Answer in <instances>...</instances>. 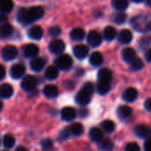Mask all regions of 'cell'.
<instances>
[{
  "instance_id": "cb8c5ba5",
  "label": "cell",
  "mask_w": 151,
  "mask_h": 151,
  "mask_svg": "<svg viewBox=\"0 0 151 151\" xmlns=\"http://www.w3.org/2000/svg\"><path fill=\"white\" fill-rule=\"evenodd\" d=\"M132 114V109L129 106H120L117 109V116L121 119H126L129 118Z\"/></svg>"
},
{
  "instance_id": "ab89813d",
  "label": "cell",
  "mask_w": 151,
  "mask_h": 151,
  "mask_svg": "<svg viewBox=\"0 0 151 151\" xmlns=\"http://www.w3.org/2000/svg\"><path fill=\"white\" fill-rule=\"evenodd\" d=\"M125 151H140L139 146L135 142H130L125 147Z\"/></svg>"
},
{
  "instance_id": "603a6c76",
  "label": "cell",
  "mask_w": 151,
  "mask_h": 151,
  "mask_svg": "<svg viewBox=\"0 0 151 151\" xmlns=\"http://www.w3.org/2000/svg\"><path fill=\"white\" fill-rule=\"evenodd\" d=\"M14 8V2L12 0H0V13L8 14Z\"/></svg>"
},
{
  "instance_id": "681fc988",
  "label": "cell",
  "mask_w": 151,
  "mask_h": 151,
  "mask_svg": "<svg viewBox=\"0 0 151 151\" xmlns=\"http://www.w3.org/2000/svg\"><path fill=\"white\" fill-rule=\"evenodd\" d=\"M145 3L147 6H150L151 7V0H145Z\"/></svg>"
},
{
  "instance_id": "7dc6e473",
  "label": "cell",
  "mask_w": 151,
  "mask_h": 151,
  "mask_svg": "<svg viewBox=\"0 0 151 151\" xmlns=\"http://www.w3.org/2000/svg\"><path fill=\"white\" fill-rule=\"evenodd\" d=\"M6 21H7V16L6 15H5L4 14H0V24L6 23Z\"/></svg>"
},
{
  "instance_id": "816d5d0a",
  "label": "cell",
  "mask_w": 151,
  "mask_h": 151,
  "mask_svg": "<svg viewBox=\"0 0 151 151\" xmlns=\"http://www.w3.org/2000/svg\"><path fill=\"white\" fill-rule=\"evenodd\" d=\"M3 109V102L0 101V111H1Z\"/></svg>"
},
{
  "instance_id": "44dd1931",
  "label": "cell",
  "mask_w": 151,
  "mask_h": 151,
  "mask_svg": "<svg viewBox=\"0 0 151 151\" xmlns=\"http://www.w3.org/2000/svg\"><path fill=\"white\" fill-rule=\"evenodd\" d=\"M122 58L123 60L127 62V63H131L135 58H136V53L135 51L132 48H124L122 51Z\"/></svg>"
},
{
  "instance_id": "1f68e13d",
  "label": "cell",
  "mask_w": 151,
  "mask_h": 151,
  "mask_svg": "<svg viewBox=\"0 0 151 151\" xmlns=\"http://www.w3.org/2000/svg\"><path fill=\"white\" fill-rule=\"evenodd\" d=\"M90 63L93 66H100L102 62H103V57L101 55V53L95 52L91 54L90 56Z\"/></svg>"
},
{
  "instance_id": "7402d4cb",
  "label": "cell",
  "mask_w": 151,
  "mask_h": 151,
  "mask_svg": "<svg viewBox=\"0 0 151 151\" xmlns=\"http://www.w3.org/2000/svg\"><path fill=\"white\" fill-rule=\"evenodd\" d=\"M44 94L50 99L52 98H56L59 94V90L57 88V86H53V85H47L45 88H44Z\"/></svg>"
},
{
  "instance_id": "4dcf8cb0",
  "label": "cell",
  "mask_w": 151,
  "mask_h": 151,
  "mask_svg": "<svg viewBox=\"0 0 151 151\" xmlns=\"http://www.w3.org/2000/svg\"><path fill=\"white\" fill-rule=\"evenodd\" d=\"M104 37L108 41H112L116 36V30L112 26H108L104 29Z\"/></svg>"
},
{
  "instance_id": "52a82bcc",
  "label": "cell",
  "mask_w": 151,
  "mask_h": 151,
  "mask_svg": "<svg viewBox=\"0 0 151 151\" xmlns=\"http://www.w3.org/2000/svg\"><path fill=\"white\" fill-rule=\"evenodd\" d=\"M49 50L55 54L61 53L65 50V44L60 39H54L49 44Z\"/></svg>"
},
{
  "instance_id": "ba28073f",
  "label": "cell",
  "mask_w": 151,
  "mask_h": 151,
  "mask_svg": "<svg viewBox=\"0 0 151 151\" xmlns=\"http://www.w3.org/2000/svg\"><path fill=\"white\" fill-rule=\"evenodd\" d=\"M25 70H26V68H25L24 65H22L21 63H16V64L13 65L11 68V70H10L11 77L14 79H19L24 75Z\"/></svg>"
},
{
  "instance_id": "bcb514c9",
  "label": "cell",
  "mask_w": 151,
  "mask_h": 151,
  "mask_svg": "<svg viewBox=\"0 0 151 151\" xmlns=\"http://www.w3.org/2000/svg\"><path fill=\"white\" fill-rule=\"evenodd\" d=\"M145 58L147 61L151 62V48L147 49V52H145Z\"/></svg>"
},
{
  "instance_id": "f546056e",
  "label": "cell",
  "mask_w": 151,
  "mask_h": 151,
  "mask_svg": "<svg viewBox=\"0 0 151 151\" xmlns=\"http://www.w3.org/2000/svg\"><path fill=\"white\" fill-rule=\"evenodd\" d=\"M111 21L116 24H122L126 21V14L124 12L114 13L111 15Z\"/></svg>"
},
{
  "instance_id": "e0dca14e",
  "label": "cell",
  "mask_w": 151,
  "mask_h": 151,
  "mask_svg": "<svg viewBox=\"0 0 151 151\" xmlns=\"http://www.w3.org/2000/svg\"><path fill=\"white\" fill-rule=\"evenodd\" d=\"M98 79L100 82H111L112 79V73L109 68H103L98 72Z\"/></svg>"
},
{
  "instance_id": "5b68a950",
  "label": "cell",
  "mask_w": 151,
  "mask_h": 151,
  "mask_svg": "<svg viewBox=\"0 0 151 151\" xmlns=\"http://www.w3.org/2000/svg\"><path fill=\"white\" fill-rule=\"evenodd\" d=\"M37 85V78L30 75L26 76L22 81V87L23 90H25L27 92H30V91L34 90L36 88Z\"/></svg>"
},
{
  "instance_id": "c3c4849f",
  "label": "cell",
  "mask_w": 151,
  "mask_h": 151,
  "mask_svg": "<svg viewBox=\"0 0 151 151\" xmlns=\"http://www.w3.org/2000/svg\"><path fill=\"white\" fill-rule=\"evenodd\" d=\"M15 151H29L26 147H18L17 148H16V150Z\"/></svg>"
},
{
  "instance_id": "7a4b0ae2",
  "label": "cell",
  "mask_w": 151,
  "mask_h": 151,
  "mask_svg": "<svg viewBox=\"0 0 151 151\" xmlns=\"http://www.w3.org/2000/svg\"><path fill=\"white\" fill-rule=\"evenodd\" d=\"M132 28L139 32L151 31V17L145 14H140L133 17L131 21Z\"/></svg>"
},
{
  "instance_id": "ffe728a7",
  "label": "cell",
  "mask_w": 151,
  "mask_h": 151,
  "mask_svg": "<svg viewBox=\"0 0 151 151\" xmlns=\"http://www.w3.org/2000/svg\"><path fill=\"white\" fill-rule=\"evenodd\" d=\"M132 40V33L129 29H123L118 35V41L123 45H127Z\"/></svg>"
},
{
  "instance_id": "d590c367",
  "label": "cell",
  "mask_w": 151,
  "mask_h": 151,
  "mask_svg": "<svg viewBox=\"0 0 151 151\" xmlns=\"http://www.w3.org/2000/svg\"><path fill=\"white\" fill-rule=\"evenodd\" d=\"M14 143H15V139L13 135H10V134H6L4 136V139H3V144L7 148H11L14 146Z\"/></svg>"
},
{
  "instance_id": "836d02e7",
  "label": "cell",
  "mask_w": 151,
  "mask_h": 151,
  "mask_svg": "<svg viewBox=\"0 0 151 151\" xmlns=\"http://www.w3.org/2000/svg\"><path fill=\"white\" fill-rule=\"evenodd\" d=\"M99 147L101 150L104 151H110L114 145L113 142L110 139H102L100 142H99Z\"/></svg>"
},
{
  "instance_id": "f1b7e54d",
  "label": "cell",
  "mask_w": 151,
  "mask_h": 151,
  "mask_svg": "<svg viewBox=\"0 0 151 151\" xmlns=\"http://www.w3.org/2000/svg\"><path fill=\"white\" fill-rule=\"evenodd\" d=\"M112 6L117 11L123 12L128 7V0H112Z\"/></svg>"
},
{
  "instance_id": "f5cc1de1",
  "label": "cell",
  "mask_w": 151,
  "mask_h": 151,
  "mask_svg": "<svg viewBox=\"0 0 151 151\" xmlns=\"http://www.w3.org/2000/svg\"><path fill=\"white\" fill-rule=\"evenodd\" d=\"M3 151H6V150H3Z\"/></svg>"
},
{
  "instance_id": "4fadbf2b",
  "label": "cell",
  "mask_w": 151,
  "mask_h": 151,
  "mask_svg": "<svg viewBox=\"0 0 151 151\" xmlns=\"http://www.w3.org/2000/svg\"><path fill=\"white\" fill-rule=\"evenodd\" d=\"M45 60L44 58L41 57H36L34 59H32V60L30 61V68L33 71L36 72H39L41 71L45 65Z\"/></svg>"
},
{
  "instance_id": "d6a6232c",
  "label": "cell",
  "mask_w": 151,
  "mask_h": 151,
  "mask_svg": "<svg viewBox=\"0 0 151 151\" xmlns=\"http://www.w3.org/2000/svg\"><path fill=\"white\" fill-rule=\"evenodd\" d=\"M110 88H111V86H110V83L109 82H98V85H97V91L101 95H104L106 93H108L109 91H110Z\"/></svg>"
},
{
  "instance_id": "30bf717a",
  "label": "cell",
  "mask_w": 151,
  "mask_h": 151,
  "mask_svg": "<svg viewBox=\"0 0 151 151\" xmlns=\"http://www.w3.org/2000/svg\"><path fill=\"white\" fill-rule=\"evenodd\" d=\"M88 51H89L88 47L86 45H76L73 48L74 55L78 59H80V60H83V59L86 58V56L88 55Z\"/></svg>"
},
{
  "instance_id": "f35d334b",
  "label": "cell",
  "mask_w": 151,
  "mask_h": 151,
  "mask_svg": "<svg viewBox=\"0 0 151 151\" xmlns=\"http://www.w3.org/2000/svg\"><path fill=\"white\" fill-rule=\"evenodd\" d=\"M41 145H42V148L44 150H48V149L52 147L53 142H52V140L51 139H45L42 140Z\"/></svg>"
},
{
  "instance_id": "4316f807",
  "label": "cell",
  "mask_w": 151,
  "mask_h": 151,
  "mask_svg": "<svg viewBox=\"0 0 151 151\" xmlns=\"http://www.w3.org/2000/svg\"><path fill=\"white\" fill-rule=\"evenodd\" d=\"M59 70L56 66H50L45 70V78L49 80H54L58 78Z\"/></svg>"
},
{
  "instance_id": "60d3db41",
  "label": "cell",
  "mask_w": 151,
  "mask_h": 151,
  "mask_svg": "<svg viewBox=\"0 0 151 151\" xmlns=\"http://www.w3.org/2000/svg\"><path fill=\"white\" fill-rule=\"evenodd\" d=\"M60 34V28L59 26H53L49 29V35L52 37H58Z\"/></svg>"
},
{
  "instance_id": "83f0119b",
  "label": "cell",
  "mask_w": 151,
  "mask_h": 151,
  "mask_svg": "<svg viewBox=\"0 0 151 151\" xmlns=\"http://www.w3.org/2000/svg\"><path fill=\"white\" fill-rule=\"evenodd\" d=\"M69 131L74 136H80L84 132V126L80 123H74L69 126Z\"/></svg>"
},
{
  "instance_id": "d6986e66",
  "label": "cell",
  "mask_w": 151,
  "mask_h": 151,
  "mask_svg": "<svg viewBox=\"0 0 151 151\" xmlns=\"http://www.w3.org/2000/svg\"><path fill=\"white\" fill-rule=\"evenodd\" d=\"M28 35L30 38H32L34 40H39L43 37V29L38 25L33 26L29 29Z\"/></svg>"
},
{
  "instance_id": "8fae6325",
  "label": "cell",
  "mask_w": 151,
  "mask_h": 151,
  "mask_svg": "<svg viewBox=\"0 0 151 151\" xmlns=\"http://www.w3.org/2000/svg\"><path fill=\"white\" fill-rule=\"evenodd\" d=\"M138 97V92L135 88L130 87L124 90V92L122 94V98L126 102H132L134 101Z\"/></svg>"
},
{
  "instance_id": "b9f144b4",
  "label": "cell",
  "mask_w": 151,
  "mask_h": 151,
  "mask_svg": "<svg viewBox=\"0 0 151 151\" xmlns=\"http://www.w3.org/2000/svg\"><path fill=\"white\" fill-rule=\"evenodd\" d=\"M149 44H151V37H146L141 38L140 40L141 46H146V45H148Z\"/></svg>"
},
{
  "instance_id": "484cf974",
  "label": "cell",
  "mask_w": 151,
  "mask_h": 151,
  "mask_svg": "<svg viewBox=\"0 0 151 151\" xmlns=\"http://www.w3.org/2000/svg\"><path fill=\"white\" fill-rule=\"evenodd\" d=\"M89 136H90V139L93 140V141H95V142H100L102 139H103V132L101 129L99 128H92L89 132Z\"/></svg>"
},
{
  "instance_id": "7c38bea8",
  "label": "cell",
  "mask_w": 151,
  "mask_h": 151,
  "mask_svg": "<svg viewBox=\"0 0 151 151\" xmlns=\"http://www.w3.org/2000/svg\"><path fill=\"white\" fill-rule=\"evenodd\" d=\"M60 116H61V118L65 121H72L73 119H75L76 116H77V111H76V109L73 108L66 107V108L62 109V110L60 112Z\"/></svg>"
},
{
  "instance_id": "f907efd6",
  "label": "cell",
  "mask_w": 151,
  "mask_h": 151,
  "mask_svg": "<svg viewBox=\"0 0 151 151\" xmlns=\"http://www.w3.org/2000/svg\"><path fill=\"white\" fill-rule=\"evenodd\" d=\"M132 1H133V2H135V3H141L143 0H132Z\"/></svg>"
},
{
  "instance_id": "d4e9b609",
  "label": "cell",
  "mask_w": 151,
  "mask_h": 151,
  "mask_svg": "<svg viewBox=\"0 0 151 151\" xmlns=\"http://www.w3.org/2000/svg\"><path fill=\"white\" fill-rule=\"evenodd\" d=\"M86 32L81 28H76L70 32V37L75 41H81L85 38Z\"/></svg>"
},
{
  "instance_id": "74e56055",
  "label": "cell",
  "mask_w": 151,
  "mask_h": 151,
  "mask_svg": "<svg viewBox=\"0 0 151 151\" xmlns=\"http://www.w3.org/2000/svg\"><path fill=\"white\" fill-rule=\"evenodd\" d=\"M69 134H70V131H69L68 128H64V129H62V130L59 132V134H58V139H59L60 141L66 140V139H68Z\"/></svg>"
},
{
  "instance_id": "3957f363",
  "label": "cell",
  "mask_w": 151,
  "mask_h": 151,
  "mask_svg": "<svg viewBox=\"0 0 151 151\" xmlns=\"http://www.w3.org/2000/svg\"><path fill=\"white\" fill-rule=\"evenodd\" d=\"M93 85L90 82H87L84 85L82 89L78 93L76 96V101L80 105H86L90 102L92 99V95L93 93Z\"/></svg>"
},
{
  "instance_id": "8992f818",
  "label": "cell",
  "mask_w": 151,
  "mask_h": 151,
  "mask_svg": "<svg viewBox=\"0 0 151 151\" xmlns=\"http://www.w3.org/2000/svg\"><path fill=\"white\" fill-rule=\"evenodd\" d=\"M1 54H2V58L5 60H12L16 58L18 54V51L17 48L14 45H6L2 49Z\"/></svg>"
},
{
  "instance_id": "7bdbcfd3",
  "label": "cell",
  "mask_w": 151,
  "mask_h": 151,
  "mask_svg": "<svg viewBox=\"0 0 151 151\" xmlns=\"http://www.w3.org/2000/svg\"><path fill=\"white\" fill-rule=\"evenodd\" d=\"M144 149L145 151H151V138L146 139L144 143Z\"/></svg>"
},
{
  "instance_id": "ee69618b",
  "label": "cell",
  "mask_w": 151,
  "mask_h": 151,
  "mask_svg": "<svg viewBox=\"0 0 151 151\" xmlns=\"http://www.w3.org/2000/svg\"><path fill=\"white\" fill-rule=\"evenodd\" d=\"M6 77V68L3 65L0 64V80H2Z\"/></svg>"
},
{
  "instance_id": "2e32d148",
  "label": "cell",
  "mask_w": 151,
  "mask_h": 151,
  "mask_svg": "<svg viewBox=\"0 0 151 151\" xmlns=\"http://www.w3.org/2000/svg\"><path fill=\"white\" fill-rule=\"evenodd\" d=\"M14 32V28L9 23H4L0 25V39L9 37Z\"/></svg>"
},
{
  "instance_id": "277c9868",
  "label": "cell",
  "mask_w": 151,
  "mask_h": 151,
  "mask_svg": "<svg viewBox=\"0 0 151 151\" xmlns=\"http://www.w3.org/2000/svg\"><path fill=\"white\" fill-rule=\"evenodd\" d=\"M72 59L69 55L68 54H62L60 55L56 60H55V65L58 68L61 70H68L71 66H72Z\"/></svg>"
},
{
  "instance_id": "9c48e42d",
  "label": "cell",
  "mask_w": 151,
  "mask_h": 151,
  "mask_svg": "<svg viewBox=\"0 0 151 151\" xmlns=\"http://www.w3.org/2000/svg\"><path fill=\"white\" fill-rule=\"evenodd\" d=\"M87 42L93 47H98L102 42V37L99 32L93 30L87 35Z\"/></svg>"
},
{
  "instance_id": "f6af8a7d",
  "label": "cell",
  "mask_w": 151,
  "mask_h": 151,
  "mask_svg": "<svg viewBox=\"0 0 151 151\" xmlns=\"http://www.w3.org/2000/svg\"><path fill=\"white\" fill-rule=\"evenodd\" d=\"M144 106H145V109H146L147 111H150V112H151V98L147 99V100L145 101Z\"/></svg>"
},
{
  "instance_id": "5bb4252c",
  "label": "cell",
  "mask_w": 151,
  "mask_h": 151,
  "mask_svg": "<svg viewBox=\"0 0 151 151\" xmlns=\"http://www.w3.org/2000/svg\"><path fill=\"white\" fill-rule=\"evenodd\" d=\"M135 133L139 137V138H151V129L143 124L137 125L135 127Z\"/></svg>"
},
{
  "instance_id": "e575fe53",
  "label": "cell",
  "mask_w": 151,
  "mask_h": 151,
  "mask_svg": "<svg viewBox=\"0 0 151 151\" xmlns=\"http://www.w3.org/2000/svg\"><path fill=\"white\" fill-rule=\"evenodd\" d=\"M144 64L143 61L139 58H135L131 63H130V69L132 71H139L143 68Z\"/></svg>"
},
{
  "instance_id": "9a60e30c",
  "label": "cell",
  "mask_w": 151,
  "mask_h": 151,
  "mask_svg": "<svg viewBox=\"0 0 151 151\" xmlns=\"http://www.w3.org/2000/svg\"><path fill=\"white\" fill-rule=\"evenodd\" d=\"M38 52H39V49L36 45L29 44V45H26L23 47V53L28 58L36 57L38 54Z\"/></svg>"
},
{
  "instance_id": "8d00e7d4",
  "label": "cell",
  "mask_w": 151,
  "mask_h": 151,
  "mask_svg": "<svg viewBox=\"0 0 151 151\" xmlns=\"http://www.w3.org/2000/svg\"><path fill=\"white\" fill-rule=\"evenodd\" d=\"M101 128L107 132H112L115 130V124L111 121V120H104L101 124Z\"/></svg>"
},
{
  "instance_id": "ac0fdd59",
  "label": "cell",
  "mask_w": 151,
  "mask_h": 151,
  "mask_svg": "<svg viewBox=\"0 0 151 151\" xmlns=\"http://www.w3.org/2000/svg\"><path fill=\"white\" fill-rule=\"evenodd\" d=\"M14 94V88L9 84H3L0 86V97L9 99Z\"/></svg>"
},
{
  "instance_id": "6da1fadb",
  "label": "cell",
  "mask_w": 151,
  "mask_h": 151,
  "mask_svg": "<svg viewBox=\"0 0 151 151\" xmlns=\"http://www.w3.org/2000/svg\"><path fill=\"white\" fill-rule=\"evenodd\" d=\"M43 15H44V9L41 6L21 8L17 14V20L21 24L26 26L41 19Z\"/></svg>"
}]
</instances>
